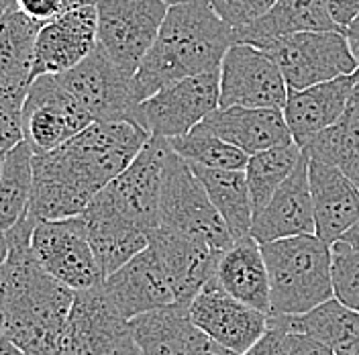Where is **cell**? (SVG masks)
<instances>
[{
  "mask_svg": "<svg viewBox=\"0 0 359 355\" xmlns=\"http://www.w3.org/2000/svg\"><path fill=\"white\" fill-rule=\"evenodd\" d=\"M11 2H13V6H15V0H11Z\"/></svg>",
  "mask_w": 359,
  "mask_h": 355,
  "instance_id": "obj_52",
  "label": "cell"
},
{
  "mask_svg": "<svg viewBox=\"0 0 359 355\" xmlns=\"http://www.w3.org/2000/svg\"><path fill=\"white\" fill-rule=\"evenodd\" d=\"M149 141L131 121L92 123L62 147L33 157L29 219L62 221L82 217L112 180L121 176Z\"/></svg>",
  "mask_w": 359,
  "mask_h": 355,
  "instance_id": "obj_1",
  "label": "cell"
},
{
  "mask_svg": "<svg viewBox=\"0 0 359 355\" xmlns=\"http://www.w3.org/2000/svg\"><path fill=\"white\" fill-rule=\"evenodd\" d=\"M188 311L192 325L201 333L237 355L249 351L269 329V316L266 312L255 311L233 298L219 286L217 280L201 290Z\"/></svg>",
  "mask_w": 359,
  "mask_h": 355,
  "instance_id": "obj_14",
  "label": "cell"
},
{
  "mask_svg": "<svg viewBox=\"0 0 359 355\" xmlns=\"http://www.w3.org/2000/svg\"><path fill=\"white\" fill-rule=\"evenodd\" d=\"M161 2H165L168 6H176V4H182V2H188V0H161Z\"/></svg>",
  "mask_w": 359,
  "mask_h": 355,
  "instance_id": "obj_50",
  "label": "cell"
},
{
  "mask_svg": "<svg viewBox=\"0 0 359 355\" xmlns=\"http://www.w3.org/2000/svg\"><path fill=\"white\" fill-rule=\"evenodd\" d=\"M116 355H143V351L137 347V343L133 341V337L129 335V337H127V341H125V343L121 345V349L116 351Z\"/></svg>",
  "mask_w": 359,
  "mask_h": 355,
  "instance_id": "obj_45",
  "label": "cell"
},
{
  "mask_svg": "<svg viewBox=\"0 0 359 355\" xmlns=\"http://www.w3.org/2000/svg\"><path fill=\"white\" fill-rule=\"evenodd\" d=\"M233 45V29L215 13L208 0L170 6L156 43L135 74L141 98L147 100L186 78L219 74Z\"/></svg>",
  "mask_w": 359,
  "mask_h": 355,
  "instance_id": "obj_3",
  "label": "cell"
},
{
  "mask_svg": "<svg viewBox=\"0 0 359 355\" xmlns=\"http://www.w3.org/2000/svg\"><path fill=\"white\" fill-rule=\"evenodd\" d=\"M309 163L311 157L304 152L290 178L276 190L268 204L255 213L251 237L259 245L302 235H316Z\"/></svg>",
  "mask_w": 359,
  "mask_h": 355,
  "instance_id": "obj_18",
  "label": "cell"
},
{
  "mask_svg": "<svg viewBox=\"0 0 359 355\" xmlns=\"http://www.w3.org/2000/svg\"><path fill=\"white\" fill-rule=\"evenodd\" d=\"M29 90L0 84V156L22 143V107Z\"/></svg>",
  "mask_w": 359,
  "mask_h": 355,
  "instance_id": "obj_35",
  "label": "cell"
},
{
  "mask_svg": "<svg viewBox=\"0 0 359 355\" xmlns=\"http://www.w3.org/2000/svg\"><path fill=\"white\" fill-rule=\"evenodd\" d=\"M98 47V11L86 6L67 11L45 22L37 35L33 82L41 76H60L80 66Z\"/></svg>",
  "mask_w": 359,
  "mask_h": 355,
  "instance_id": "obj_16",
  "label": "cell"
},
{
  "mask_svg": "<svg viewBox=\"0 0 359 355\" xmlns=\"http://www.w3.org/2000/svg\"><path fill=\"white\" fill-rule=\"evenodd\" d=\"M170 152L172 147L168 139L149 137L133 163L98 194V199L114 213L137 225L149 237L159 227L161 180Z\"/></svg>",
  "mask_w": 359,
  "mask_h": 355,
  "instance_id": "obj_11",
  "label": "cell"
},
{
  "mask_svg": "<svg viewBox=\"0 0 359 355\" xmlns=\"http://www.w3.org/2000/svg\"><path fill=\"white\" fill-rule=\"evenodd\" d=\"M215 13L233 31L245 29L251 22L259 21L278 0H208Z\"/></svg>",
  "mask_w": 359,
  "mask_h": 355,
  "instance_id": "obj_36",
  "label": "cell"
},
{
  "mask_svg": "<svg viewBox=\"0 0 359 355\" xmlns=\"http://www.w3.org/2000/svg\"><path fill=\"white\" fill-rule=\"evenodd\" d=\"M311 159L339 168L359 186V82L343 116L304 147Z\"/></svg>",
  "mask_w": 359,
  "mask_h": 355,
  "instance_id": "obj_30",
  "label": "cell"
},
{
  "mask_svg": "<svg viewBox=\"0 0 359 355\" xmlns=\"http://www.w3.org/2000/svg\"><path fill=\"white\" fill-rule=\"evenodd\" d=\"M302 154L304 149L290 141L249 157L245 178L255 213H259L276 194V190L290 178Z\"/></svg>",
  "mask_w": 359,
  "mask_h": 355,
  "instance_id": "obj_32",
  "label": "cell"
},
{
  "mask_svg": "<svg viewBox=\"0 0 359 355\" xmlns=\"http://www.w3.org/2000/svg\"><path fill=\"white\" fill-rule=\"evenodd\" d=\"M98 4H100V0H62V13L86 8V6H98Z\"/></svg>",
  "mask_w": 359,
  "mask_h": 355,
  "instance_id": "obj_43",
  "label": "cell"
},
{
  "mask_svg": "<svg viewBox=\"0 0 359 355\" xmlns=\"http://www.w3.org/2000/svg\"><path fill=\"white\" fill-rule=\"evenodd\" d=\"M41 27L17 6H11L0 17V84L31 88L35 43Z\"/></svg>",
  "mask_w": 359,
  "mask_h": 355,
  "instance_id": "obj_28",
  "label": "cell"
},
{
  "mask_svg": "<svg viewBox=\"0 0 359 355\" xmlns=\"http://www.w3.org/2000/svg\"><path fill=\"white\" fill-rule=\"evenodd\" d=\"M269 274V316H298L335 298L333 251L316 235L262 245Z\"/></svg>",
  "mask_w": 359,
  "mask_h": 355,
  "instance_id": "obj_4",
  "label": "cell"
},
{
  "mask_svg": "<svg viewBox=\"0 0 359 355\" xmlns=\"http://www.w3.org/2000/svg\"><path fill=\"white\" fill-rule=\"evenodd\" d=\"M269 327L306 335L335 355H359V312L347 309L337 298L298 316H269Z\"/></svg>",
  "mask_w": 359,
  "mask_h": 355,
  "instance_id": "obj_25",
  "label": "cell"
},
{
  "mask_svg": "<svg viewBox=\"0 0 359 355\" xmlns=\"http://www.w3.org/2000/svg\"><path fill=\"white\" fill-rule=\"evenodd\" d=\"M2 157L4 156H0V170H2Z\"/></svg>",
  "mask_w": 359,
  "mask_h": 355,
  "instance_id": "obj_51",
  "label": "cell"
},
{
  "mask_svg": "<svg viewBox=\"0 0 359 355\" xmlns=\"http://www.w3.org/2000/svg\"><path fill=\"white\" fill-rule=\"evenodd\" d=\"M288 84L276 62L259 47L235 43L221 66L219 109H278L284 111Z\"/></svg>",
  "mask_w": 359,
  "mask_h": 355,
  "instance_id": "obj_13",
  "label": "cell"
},
{
  "mask_svg": "<svg viewBox=\"0 0 359 355\" xmlns=\"http://www.w3.org/2000/svg\"><path fill=\"white\" fill-rule=\"evenodd\" d=\"M92 125L82 107L55 76L37 78L22 107V141L35 156H45Z\"/></svg>",
  "mask_w": 359,
  "mask_h": 355,
  "instance_id": "obj_12",
  "label": "cell"
},
{
  "mask_svg": "<svg viewBox=\"0 0 359 355\" xmlns=\"http://www.w3.org/2000/svg\"><path fill=\"white\" fill-rule=\"evenodd\" d=\"M262 49L280 67L288 90L311 88L359 69L345 33L337 31L288 35Z\"/></svg>",
  "mask_w": 359,
  "mask_h": 355,
  "instance_id": "obj_6",
  "label": "cell"
},
{
  "mask_svg": "<svg viewBox=\"0 0 359 355\" xmlns=\"http://www.w3.org/2000/svg\"><path fill=\"white\" fill-rule=\"evenodd\" d=\"M6 257H8V241H6V235L0 233V274H2V267H4Z\"/></svg>",
  "mask_w": 359,
  "mask_h": 355,
  "instance_id": "obj_47",
  "label": "cell"
},
{
  "mask_svg": "<svg viewBox=\"0 0 359 355\" xmlns=\"http://www.w3.org/2000/svg\"><path fill=\"white\" fill-rule=\"evenodd\" d=\"M0 355H27V354H25L22 349H19L11 339H6V337H4V339L0 341Z\"/></svg>",
  "mask_w": 359,
  "mask_h": 355,
  "instance_id": "obj_46",
  "label": "cell"
},
{
  "mask_svg": "<svg viewBox=\"0 0 359 355\" xmlns=\"http://www.w3.org/2000/svg\"><path fill=\"white\" fill-rule=\"evenodd\" d=\"M102 290L125 321L176 304L165 267L151 245L111 274L102 282Z\"/></svg>",
  "mask_w": 359,
  "mask_h": 355,
  "instance_id": "obj_17",
  "label": "cell"
},
{
  "mask_svg": "<svg viewBox=\"0 0 359 355\" xmlns=\"http://www.w3.org/2000/svg\"><path fill=\"white\" fill-rule=\"evenodd\" d=\"M157 229L201 239L221 251L235 243L194 170L174 149L163 168Z\"/></svg>",
  "mask_w": 359,
  "mask_h": 355,
  "instance_id": "obj_5",
  "label": "cell"
},
{
  "mask_svg": "<svg viewBox=\"0 0 359 355\" xmlns=\"http://www.w3.org/2000/svg\"><path fill=\"white\" fill-rule=\"evenodd\" d=\"M186 355H237L235 351L223 347L221 343L212 341L210 337H206L196 329V333L190 341V347H188V354Z\"/></svg>",
  "mask_w": 359,
  "mask_h": 355,
  "instance_id": "obj_41",
  "label": "cell"
},
{
  "mask_svg": "<svg viewBox=\"0 0 359 355\" xmlns=\"http://www.w3.org/2000/svg\"><path fill=\"white\" fill-rule=\"evenodd\" d=\"M129 333L143 355H186L196 327L186 304H172L127 321Z\"/></svg>",
  "mask_w": 359,
  "mask_h": 355,
  "instance_id": "obj_27",
  "label": "cell"
},
{
  "mask_svg": "<svg viewBox=\"0 0 359 355\" xmlns=\"http://www.w3.org/2000/svg\"><path fill=\"white\" fill-rule=\"evenodd\" d=\"M286 351L288 355H335L329 347L311 337L294 333H286Z\"/></svg>",
  "mask_w": 359,
  "mask_h": 355,
  "instance_id": "obj_40",
  "label": "cell"
},
{
  "mask_svg": "<svg viewBox=\"0 0 359 355\" xmlns=\"http://www.w3.org/2000/svg\"><path fill=\"white\" fill-rule=\"evenodd\" d=\"M219 286L233 298L269 316V274L262 245L251 235L231 245L217 269Z\"/></svg>",
  "mask_w": 359,
  "mask_h": 355,
  "instance_id": "obj_26",
  "label": "cell"
},
{
  "mask_svg": "<svg viewBox=\"0 0 359 355\" xmlns=\"http://www.w3.org/2000/svg\"><path fill=\"white\" fill-rule=\"evenodd\" d=\"M345 37H347V41L351 45V51H353V55H355V60H358L359 64V17L349 25V29L345 31Z\"/></svg>",
  "mask_w": 359,
  "mask_h": 355,
  "instance_id": "obj_42",
  "label": "cell"
},
{
  "mask_svg": "<svg viewBox=\"0 0 359 355\" xmlns=\"http://www.w3.org/2000/svg\"><path fill=\"white\" fill-rule=\"evenodd\" d=\"M82 219L104 280L151 245V237L145 231L123 219L98 196L90 202Z\"/></svg>",
  "mask_w": 359,
  "mask_h": 355,
  "instance_id": "obj_23",
  "label": "cell"
},
{
  "mask_svg": "<svg viewBox=\"0 0 359 355\" xmlns=\"http://www.w3.org/2000/svg\"><path fill=\"white\" fill-rule=\"evenodd\" d=\"M333 251V294L347 309L359 312V251L339 241Z\"/></svg>",
  "mask_w": 359,
  "mask_h": 355,
  "instance_id": "obj_34",
  "label": "cell"
},
{
  "mask_svg": "<svg viewBox=\"0 0 359 355\" xmlns=\"http://www.w3.org/2000/svg\"><path fill=\"white\" fill-rule=\"evenodd\" d=\"M309 182L316 237L333 247L358 222L359 186L339 168L316 159L309 163Z\"/></svg>",
  "mask_w": 359,
  "mask_h": 355,
  "instance_id": "obj_21",
  "label": "cell"
},
{
  "mask_svg": "<svg viewBox=\"0 0 359 355\" xmlns=\"http://www.w3.org/2000/svg\"><path fill=\"white\" fill-rule=\"evenodd\" d=\"M33 157L22 141L2 157L0 170V233H8L29 217L33 199Z\"/></svg>",
  "mask_w": 359,
  "mask_h": 355,
  "instance_id": "obj_31",
  "label": "cell"
},
{
  "mask_svg": "<svg viewBox=\"0 0 359 355\" xmlns=\"http://www.w3.org/2000/svg\"><path fill=\"white\" fill-rule=\"evenodd\" d=\"M55 78L92 119V123H133L135 109L143 102L135 76L116 66L100 45L80 66Z\"/></svg>",
  "mask_w": 359,
  "mask_h": 355,
  "instance_id": "obj_7",
  "label": "cell"
},
{
  "mask_svg": "<svg viewBox=\"0 0 359 355\" xmlns=\"http://www.w3.org/2000/svg\"><path fill=\"white\" fill-rule=\"evenodd\" d=\"M129 335L127 321L114 311L100 284L76 292L55 355H116Z\"/></svg>",
  "mask_w": 359,
  "mask_h": 355,
  "instance_id": "obj_15",
  "label": "cell"
},
{
  "mask_svg": "<svg viewBox=\"0 0 359 355\" xmlns=\"http://www.w3.org/2000/svg\"><path fill=\"white\" fill-rule=\"evenodd\" d=\"M15 6L41 25L62 15V0H15Z\"/></svg>",
  "mask_w": 359,
  "mask_h": 355,
  "instance_id": "obj_37",
  "label": "cell"
},
{
  "mask_svg": "<svg viewBox=\"0 0 359 355\" xmlns=\"http://www.w3.org/2000/svg\"><path fill=\"white\" fill-rule=\"evenodd\" d=\"M4 339V316H2V311H0V341Z\"/></svg>",
  "mask_w": 359,
  "mask_h": 355,
  "instance_id": "obj_49",
  "label": "cell"
},
{
  "mask_svg": "<svg viewBox=\"0 0 359 355\" xmlns=\"http://www.w3.org/2000/svg\"><path fill=\"white\" fill-rule=\"evenodd\" d=\"M331 19L345 33L349 25L359 17V0H325Z\"/></svg>",
  "mask_w": 359,
  "mask_h": 355,
  "instance_id": "obj_38",
  "label": "cell"
},
{
  "mask_svg": "<svg viewBox=\"0 0 359 355\" xmlns=\"http://www.w3.org/2000/svg\"><path fill=\"white\" fill-rule=\"evenodd\" d=\"M31 253L49 276L74 292L92 290L104 282L82 217L35 222Z\"/></svg>",
  "mask_w": 359,
  "mask_h": 355,
  "instance_id": "obj_10",
  "label": "cell"
},
{
  "mask_svg": "<svg viewBox=\"0 0 359 355\" xmlns=\"http://www.w3.org/2000/svg\"><path fill=\"white\" fill-rule=\"evenodd\" d=\"M314 31L343 33L331 19L325 0H278L259 21L233 31V41L262 49L282 37Z\"/></svg>",
  "mask_w": 359,
  "mask_h": 355,
  "instance_id": "obj_24",
  "label": "cell"
},
{
  "mask_svg": "<svg viewBox=\"0 0 359 355\" xmlns=\"http://www.w3.org/2000/svg\"><path fill=\"white\" fill-rule=\"evenodd\" d=\"M190 168L202 182L212 206L223 217L233 241L249 237L255 210H253V202L249 194L245 172L206 170L198 166H190Z\"/></svg>",
  "mask_w": 359,
  "mask_h": 355,
  "instance_id": "obj_29",
  "label": "cell"
},
{
  "mask_svg": "<svg viewBox=\"0 0 359 355\" xmlns=\"http://www.w3.org/2000/svg\"><path fill=\"white\" fill-rule=\"evenodd\" d=\"M29 217L6 235L8 257L0 274L4 337L27 355H55L76 292L49 276L31 253Z\"/></svg>",
  "mask_w": 359,
  "mask_h": 355,
  "instance_id": "obj_2",
  "label": "cell"
},
{
  "mask_svg": "<svg viewBox=\"0 0 359 355\" xmlns=\"http://www.w3.org/2000/svg\"><path fill=\"white\" fill-rule=\"evenodd\" d=\"M202 125L249 157L292 141L284 111L278 109H219Z\"/></svg>",
  "mask_w": 359,
  "mask_h": 355,
  "instance_id": "obj_22",
  "label": "cell"
},
{
  "mask_svg": "<svg viewBox=\"0 0 359 355\" xmlns=\"http://www.w3.org/2000/svg\"><path fill=\"white\" fill-rule=\"evenodd\" d=\"M358 82L359 72H355L351 76H341L337 80L323 82L311 88L290 90L284 107V116L290 129L292 141L304 149L314 137L331 129L343 116Z\"/></svg>",
  "mask_w": 359,
  "mask_h": 355,
  "instance_id": "obj_20",
  "label": "cell"
},
{
  "mask_svg": "<svg viewBox=\"0 0 359 355\" xmlns=\"http://www.w3.org/2000/svg\"><path fill=\"white\" fill-rule=\"evenodd\" d=\"M341 241H343V243H347L349 247H353L355 251H359V219L358 222H355V225H353V227L343 235V239H341Z\"/></svg>",
  "mask_w": 359,
  "mask_h": 355,
  "instance_id": "obj_44",
  "label": "cell"
},
{
  "mask_svg": "<svg viewBox=\"0 0 359 355\" xmlns=\"http://www.w3.org/2000/svg\"><path fill=\"white\" fill-rule=\"evenodd\" d=\"M161 0H100L98 45L123 72L135 76L165 21Z\"/></svg>",
  "mask_w": 359,
  "mask_h": 355,
  "instance_id": "obj_9",
  "label": "cell"
},
{
  "mask_svg": "<svg viewBox=\"0 0 359 355\" xmlns=\"http://www.w3.org/2000/svg\"><path fill=\"white\" fill-rule=\"evenodd\" d=\"M151 247L157 251L176 302L190 307V302L217 278V269L224 251L204 243L201 239L157 229L151 235Z\"/></svg>",
  "mask_w": 359,
  "mask_h": 355,
  "instance_id": "obj_19",
  "label": "cell"
},
{
  "mask_svg": "<svg viewBox=\"0 0 359 355\" xmlns=\"http://www.w3.org/2000/svg\"><path fill=\"white\" fill-rule=\"evenodd\" d=\"M11 6H13V2H11V0H0V17H2Z\"/></svg>",
  "mask_w": 359,
  "mask_h": 355,
  "instance_id": "obj_48",
  "label": "cell"
},
{
  "mask_svg": "<svg viewBox=\"0 0 359 355\" xmlns=\"http://www.w3.org/2000/svg\"><path fill=\"white\" fill-rule=\"evenodd\" d=\"M170 147L190 166L206 170H224V172H245L249 156L235 145L223 141L208 127L198 125L184 137L170 139Z\"/></svg>",
  "mask_w": 359,
  "mask_h": 355,
  "instance_id": "obj_33",
  "label": "cell"
},
{
  "mask_svg": "<svg viewBox=\"0 0 359 355\" xmlns=\"http://www.w3.org/2000/svg\"><path fill=\"white\" fill-rule=\"evenodd\" d=\"M221 72L180 80L143 100L133 112V123L149 137L176 139L196 129L206 116L219 111Z\"/></svg>",
  "mask_w": 359,
  "mask_h": 355,
  "instance_id": "obj_8",
  "label": "cell"
},
{
  "mask_svg": "<svg viewBox=\"0 0 359 355\" xmlns=\"http://www.w3.org/2000/svg\"><path fill=\"white\" fill-rule=\"evenodd\" d=\"M243 355H288V351H286V333L276 329V327H269L268 333Z\"/></svg>",
  "mask_w": 359,
  "mask_h": 355,
  "instance_id": "obj_39",
  "label": "cell"
}]
</instances>
